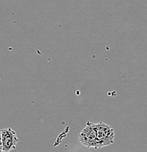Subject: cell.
<instances>
[{
	"label": "cell",
	"mask_w": 147,
	"mask_h": 152,
	"mask_svg": "<svg viewBox=\"0 0 147 152\" xmlns=\"http://www.w3.org/2000/svg\"><path fill=\"white\" fill-rule=\"evenodd\" d=\"M80 143L88 148H98L97 130L96 124L88 122L87 125L80 132L78 136Z\"/></svg>",
	"instance_id": "1"
},
{
	"label": "cell",
	"mask_w": 147,
	"mask_h": 152,
	"mask_svg": "<svg viewBox=\"0 0 147 152\" xmlns=\"http://www.w3.org/2000/svg\"><path fill=\"white\" fill-rule=\"evenodd\" d=\"M97 130L98 148L111 145L114 141V130L112 127L103 122L96 124Z\"/></svg>",
	"instance_id": "2"
},
{
	"label": "cell",
	"mask_w": 147,
	"mask_h": 152,
	"mask_svg": "<svg viewBox=\"0 0 147 152\" xmlns=\"http://www.w3.org/2000/svg\"><path fill=\"white\" fill-rule=\"evenodd\" d=\"M1 137H2V150L9 152L15 149L16 145L19 140L17 137V134L11 128H5L1 129Z\"/></svg>",
	"instance_id": "3"
},
{
	"label": "cell",
	"mask_w": 147,
	"mask_h": 152,
	"mask_svg": "<svg viewBox=\"0 0 147 152\" xmlns=\"http://www.w3.org/2000/svg\"><path fill=\"white\" fill-rule=\"evenodd\" d=\"M2 150V137H1V129H0V151Z\"/></svg>",
	"instance_id": "4"
},
{
	"label": "cell",
	"mask_w": 147,
	"mask_h": 152,
	"mask_svg": "<svg viewBox=\"0 0 147 152\" xmlns=\"http://www.w3.org/2000/svg\"><path fill=\"white\" fill-rule=\"evenodd\" d=\"M0 152H6V151H3V150H1V151H0Z\"/></svg>",
	"instance_id": "5"
}]
</instances>
